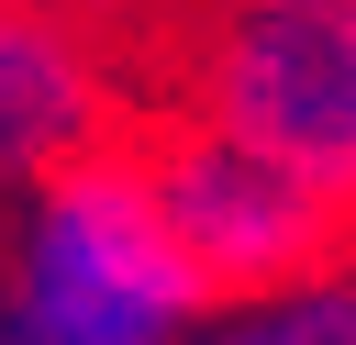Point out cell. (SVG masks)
<instances>
[{
    "instance_id": "6da1fadb",
    "label": "cell",
    "mask_w": 356,
    "mask_h": 345,
    "mask_svg": "<svg viewBox=\"0 0 356 345\" xmlns=\"http://www.w3.org/2000/svg\"><path fill=\"white\" fill-rule=\"evenodd\" d=\"M211 289L167 245L145 167L134 156H78L44 178L22 223V278H11V345H189V312Z\"/></svg>"
},
{
    "instance_id": "277c9868",
    "label": "cell",
    "mask_w": 356,
    "mask_h": 345,
    "mask_svg": "<svg viewBox=\"0 0 356 345\" xmlns=\"http://www.w3.org/2000/svg\"><path fill=\"white\" fill-rule=\"evenodd\" d=\"M100 134V67L56 11H11L0 0V189L78 167Z\"/></svg>"
},
{
    "instance_id": "5b68a950",
    "label": "cell",
    "mask_w": 356,
    "mask_h": 345,
    "mask_svg": "<svg viewBox=\"0 0 356 345\" xmlns=\"http://www.w3.org/2000/svg\"><path fill=\"white\" fill-rule=\"evenodd\" d=\"M189 345H356V278L323 267V278H300V289H267V300L222 312V323L189 334Z\"/></svg>"
},
{
    "instance_id": "3957f363",
    "label": "cell",
    "mask_w": 356,
    "mask_h": 345,
    "mask_svg": "<svg viewBox=\"0 0 356 345\" xmlns=\"http://www.w3.org/2000/svg\"><path fill=\"white\" fill-rule=\"evenodd\" d=\"M134 167H145V200H156V223H167V245L189 256L200 289H245V300L300 289V278L334 267V245H345V223H356V211H334L312 178H289L278 156H256V145H234V134H211V122H167Z\"/></svg>"
},
{
    "instance_id": "7a4b0ae2",
    "label": "cell",
    "mask_w": 356,
    "mask_h": 345,
    "mask_svg": "<svg viewBox=\"0 0 356 345\" xmlns=\"http://www.w3.org/2000/svg\"><path fill=\"white\" fill-rule=\"evenodd\" d=\"M200 122L356 211V0H222L200 33Z\"/></svg>"
}]
</instances>
